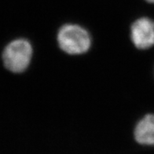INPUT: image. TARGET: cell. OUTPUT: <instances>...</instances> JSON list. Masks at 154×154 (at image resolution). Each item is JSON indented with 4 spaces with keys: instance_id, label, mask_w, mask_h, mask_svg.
<instances>
[{
    "instance_id": "cell-1",
    "label": "cell",
    "mask_w": 154,
    "mask_h": 154,
    "mask_svg": "<svg viewBox=\"0 0 154 154\" xmlns=\"http://www.w3.org/2000/svg\"><path fill=\"white\" fill-rule=\"evenodd\" d=\"M32 52V47L29 41L22 38L14 39L2 51L3 65L13 73L23 72L29 66Z\"/></svg>"
},
{
    "instance_id": "cell-2",
    "label": "cell",
    "mask_w": 154,
    "mask_h": 154,
    "mask_svg": "<svg viewBox=\"0 0 154 154\" xmlns=\"http://www.w3.org/2000/svg\"><path fill=\"white\" fill-rule=\"evenodd\" d=\"M59 47L69 54H82L91 47V39L85 29L77 24H65L57 34Z\"/></svg>"
},
{
    "instance_id": "cell-3",
    "label": "cell",
    "mask_w": 154,
    "mask_h": 154,
    "mask_svg": "<svg viewBox=\"0 0 154 154\" xmlns=\"http://www.w3.org/2000/svg\"><path fill=\"white\" fill-rule=\"evenodd\" d=\"M131 38L136 47L147 50L154 46V20L149 17L136 20L131 28Z\"/></svg>"
},
{
    "instance_id": "cell-4",
    "label": "cell",
    "mask_w": 154,
    "mask_h": 154,
    "mask_svg": "<svg viewBox=\"0 0 154 154\" xmlns=\"http://www.w3.org/2000/svg\"><path fill=\"white\" fill-rule=\"evenodd\" d=\"M134 138L138 144L154 146V114H147L134 128Z\"/></svg>"
},
{
    "instance_id": "cell-5",
    "label": "cell",
    "mask_w": 154,
    "mask_h": 154,
    "mask_svg": "<svg viewBox=\"0 0 154 154\" xmlns=\"http://www.w3.org/2000/svg\"><path fill=\"white\" fill-rule=\"evenodd\" d=\"M147 2H149V3H152V4H154V0H146Z\"/></svg>"
}]
</instances>
